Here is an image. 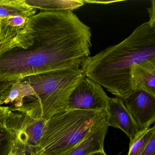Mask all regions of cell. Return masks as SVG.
<instances>
[{"label":"cell","instance_id":"9c48e42d","mask_svg":"<svg viewBox=\"0 0 155 155\" xmlns=\"http://www.w3.org/2000/svg\"><path fill=\"white\" fill-rule=\"evenodd\" d=\"M30 19L20 16L0 18V54L6 52L23 32Z\"/></svg>","mask_w":155,"mask_h":155},{"label":"cell","instance_id":"9a60e30c","mask_svg":"<svg viewBox=\"0 0 155 155\" xmlns=\"http://www.w3.org/2000/svg\"><path fill=\"white\" fill-rule=\"evenodd\" d=\"M154 126L155 130L153 134L141 155H155V124Z\"/></svg>","mask_w":155,"mask_h":155},{"label":"cell","instance_id":"5bb4252c","mask_svg":"<svg viewBox=\"0 0 155 155\" xmlns=\"http://www.w3.org/2000/svg\"><path fill=\"white\" fill-rule=\"evenodd\" d=\"M155 130L154 126L147 130L140 131L132 141L130 143L127 155H141L151 138Z\"/></svg>","mask_w":155,"mask_h":155},{"label":"cell","instance_id":"7a4b0ae2","mask_svg":"<svg viewBox=\"0 0 155 155\" xmlns=\"http://www.w3.org/2000/svg\"><path fill=\"white\" fill-rule=\"evenodd\" d=\"M147 62L155 64V29L148 21L120 43L88 57L81 69L85 76L124 100L133 90L132 69Z\"/></svg>","mask_w":155,"mask_h":155},{"label":"cell","instance_id":"8992f818","mask_svg":"<svg viewBox=\"0 0 155 155\" xmlns=\"http://www.w3.org/2000/svg\"><path fill=\"white\" fill-rule=\"evenodd\" d=\"M110 99L102 86L84 75L70 97L68 109L107 110Z\"/></svg>","mask_w":155,"mask_h":155},{"label":"cell","instance_id":"30bf717a","mask_svg":"<svg viewBox=\"0 0 155 155\" xmlns=\"http://www.w3.org/2000/svg\"><path fill=\"white\" fill-rule=\"evenodd\" d=\"M109 126L108 122L80 143L59 155H90L104 150V142Z\"/></svg>","mask_w":155,"mask_h":155},{"label":"cell","instance_id":"d6986e66","mask_svg":"<svg viewBox=\"0 0 155 155\" xmlns=\"http://www.w3.org/2000/svg\"><path fill=\"white\" fill-rule=\"evenodd\" d=\"M22 155H26V154H23Z\"/></svg>","mask_w":155,"mask_h":155},{"label":"cell","instance_id":"52a82bcc","mask_svg":"<svg viewBox=\"0 0 155 155\" xmlns=\"http://www.w3.org/2000/svg\"><path fill=\"white\" fill-rule=\"evenodd\" d=\"M128 111L140 131L155 122V97L140 89H134L123 100Z\"/></svg>","mask_w":155,"mask_h":155},{"label":"cell","instance_id":"6da1fadb","mask_svg":"<svg viewBox=\"0 0 155 155\" xmlns=\"http://www.w3.org/2000/svg\"><path fill=\"white\" fill-rule=\"evenodd\" d=\"M90 28L72 11H41L0 54V82L67 69L81 68L91 54Z\"/></svg>","mask_w":155,"mask_h":155},{"label":"cell","instance_id":"7c38bea8","mask_svg":"<svg viewBox=\"0 0 155 155\" xmlns=\"http://www.w3.org/2000/svg\"><path fill=\"white\" fill-rule=\"evenodd\" d=\"M37 10L26 0H0V18L19 16L31 18L36 15Z\"/></svg>","mask_w":155,"mask_h":155},{"label":"cell","instance_id":"8fae6325","mask_svg":"<svg viewBox=\"0 0 155 155\" xmlns=\"http://www.w3.org/2000/svg\"><path fill=\"white\" fill-rule=\"evenodd\" d=\"M131 81L133 90L140 89L155 97V64L147 62L134 67Z\"/></svg>","mask_w":155,"mask_h":155},{"label":"cell","instance_id":"e0dca14e","mask_svg":"<svg viewBox=\"0 0 155 155\" xmlns=\"http://www.w3.org/2000/svg\"><path fill=\"white\" fill-rule=\"evenodd\" d=\"M90 155H107L104 150H101V151H97V152H95V153H92Z\"/></svg>","mask_w":155,"mask_h":155},{"label":"cell","instance_id":"4fadbf2b","mask_svg":"<svg viewBox=\"0 0 155 155\" xmlns=\"http://www.w3.org/2000/svg\"><path fill=\"white\" fill-rule=\"evenodd\" d=\"M31 7L42 11H73L84 5L81 0H61V1H38L26 0Z\"/></svg>","mask_w":155,"mask_h":155},{"label":"cell","instance_id":"2e32d148","mask_svg":"<svg viewBox=\"0 0 155 155\" xmlns=\"http://www.w3.org/2000/svg\"><path fill=\"white\" fill-rule=\"evenodd\" d=\"M150 3V6L147 9L149 16L148 22L152 28L155 29V0L151 1Z\"/></svg>","mask_w":155,"mask_h":155},{"label":"cell","instance_id":"3957f363","mask_svg":"<svg viewBox=\"0 0 155 155\" xmlns=\"http://www.w3.org/2000/svg\"><path fill=\"white\" fill-rule=\"evenodd\" d=\"M83 76L81 68H77L25 77L21 80L30 85L29 93L17 107L11 110L47 120L68 109L70 97Z\"/></svg>","mask_w":155,"mask_h":155},{"label":"cell","instance_id":"ba28073f","mask_svg":"<svg viewBox=\"0 0 155 155\" xmlns=\"http://www.w3.org/2000/svg\"><path fill=\"white\" fill-rule=\"evenodd\" d=\"M107 111L109 126L121 130L129 138L130 142L140 132L121 98H110Z\"/></svg>","mask_w":155,"mask_h":155},{"label":"cell","instance_id":"ac0fdd59","mask_svg":"<svg viewBox=\"0 0 155 155\" xmlns=\"http://www.w3.org/2000/svg\"><path fill=\"white\" fill-rule=\"evenodd\" d=\"M9 155H19L17 152H12Z\"/></svg>","mask_w":155,"mask_h":155},{"label":"cell","instance_id":"277c9868","mask_svg":"<svg viewBox=\"0 0 155 155\" xmlns=\"http://www.w3.org/2000/svg\"><path fill=\"white\" fill-rule=\"evenodd\" d=\"M108 122L107 110L67 109L46 121L34 155H59L71 149Z\"/></svg>","mask_w":155,"mask_h":155},{"label":"cell","instance_id":"5b68a950","mask_svg":"<svg viewBox=\"0 0 155 155\" xmlns=\"http://www.w3.org/2000/svg\"><path fill=\"white\" fill-rule=\"evenodd\" d=\"M47 120L0 107V155L16 152L34 155L40 144Z\"/></svg>","mask_w":155,"mask_h":155}]
</instances>
